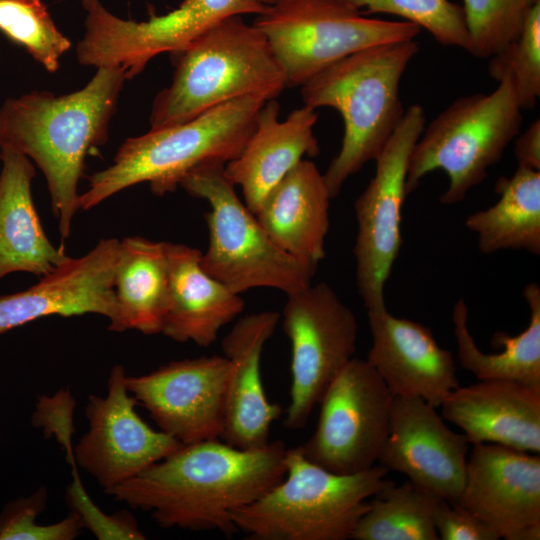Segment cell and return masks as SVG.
Returning <instances> with one entry per match:
<instances>
[{"label":"cell","mask_w":540,"mask_h":540,"mask_svg":"<svg viewBox=\"0 0 540 540\" xmlns=\"http://www.w3.org/2000/svg\"><path fill=\"white\" fill-rule=\"evenodd\" d=\"M281 441L242 449L221 439L182 444L135 477L105 493L149 512L162 528L237 532L231 515L285 475Z\"/></svg>","instance_id":"obj_1"},{"label":"cell","mask_w":540,"mask_h":540,"mask_svg":"<svg viewBox=\"0 0 540 540\" xmlns=\"http://www.w3.org/2000/svg\"><path fill=\"white\" fill-rule=\"evenodd\" d=\"M127 80L119 66H101L80 90L56 96L32 91L0 107V148L28 157L45 176L62 240L79 210L78 185L92 149L104 145Z\"/></svg>","instance_id":"obj_2"},{"label":"cell","mask_w":540,"mask_h":540,"mask_svg":"<svg viewBox=\"0 0 540 540\" xmlns=\"http://www.w3.org/2000/svg\"><path fill=\"white\" fill-rule=\"evenodd\" d=\"M418 50L415 39L368 47L301 86L303 105L333 108L343 119L340 150L323 173L332 199L349 177L377 158L398 127L405 112L400 82Z\"/></svg>","instance_id":"obj_3"},{"label":"cell","mask_w":540,"mask_h":540,"mask_svg":"<svg viewBox=\"0 0 540 540\" xmlns=\"http://www.w3.org/2000/svg\"><path fill=\"white\" fill-rule=\"evenodd\" d=\"M266 101L244 96L213 107L177 125L151 129L126 139L107 168L88 177L79 209L90 210L114 194L148 183L156 196L175 191L182 178L208 163L235 159L252 134Z\"/></svg>","instance_id":"obj_4"},{"label":"cell","mask_w":540,"mask_h":540,"mask_svg":"<svg viewBox=\"0 0 540 540\" xmlns=\"http://www.w3.org/2000/svg\"><path fill=\"white\" fill-rule=\"evenodd\" d=\"M171 58L172 81L154 98L151 129L187 122L244 96L276 99L287 88L266 37L242 16L222 20Z\"/></svg>","instance_id":"obj_5"},{"label":"cell","mask_w":540,"mask_h":540,"mask_svg":"<svg viewBox=\"0 0 540 540\" xmlns=\"http://www.w3.org/2000/svg\"><path fill=\"white\" fill-rule=\"evenodd\" d=\"M285 475L232 521L253 540H346L369 506L368 499L391 483L376 464L337 474L309 461L299 446L287 449Z\"/></svg>","instance_id":"obj_6"},{"label":"cell","mask_w":540,"mask_h":540,"mask_svg":"<svg viewBox=\"0 0 540 540\" xmlns=\"http://www.w3.org/2000/svg\"><path fill=\"white\" fill-rule=\"evenodd\" d=\"M224 166H198L179 184L210 206L205 213L209 244L201 254L203 269L239 295L261 287L290 295L312 284L318 265L288 254L273 242L237 196Z\"/></svg>","instance_id":"obj_7"},{"label":"cell","mask_w":540,"mask_h":540,"mask_svg":"<svg viewBox=\"0 0 540 540\" xmlns=\"http://www.w3.org/2000/svg\"><path fill=\"white\" fill-rule=\"evenodd\" d=\"M522 109L509 79L489 94L456 99L427 126L410 155L406 189L413 192L428 173L442 170L447 189L439 201L453 205L487 176L520 133Z\"/></svg>","instance_id":"obj_8"},{"label":"cell","mask_w":540,"mask_h":540,"mask_svg":"<svg viewBox=\"0 0 540 540\" xmlns=\"http://www.w3.org/2000/svg\"><path fill=\"white\" fill-rule=\"evenodd\" d=\"M253 25L281 64L287 87H301L362 49L413 40L421 30L404 20L367 18L344 0H279L257 15Z\"/></svg>","instance_id":"obj_9"},{"label":"cell","mask_w":540,"mask_h":540,"mask_svg":"<svg viewBox=\"0 0 540 540\" xmlns=\"http://www.w3.org/2000/svg\"><path fill=\"white\" fill-rule=\"evenodd\" d=\"M85 32L76 46L82 65L119 66L127 80L155 56L180 51L222 20L262 14L269 5L257 0H183L174 10L146 21L119 18L99 0H80Z\"/></svg>","instance_id":"obj_10"},{"label":"cell","mask_w":540,"mask_h":540,"mask_svg":"<svg viewBox=\"0 0 540 540\" xmlns=\"http://www.w3.org/2000/svg\"><path fill=\"white\" fill-rule=\"evenodd\" d=\"M426 125L424 109L411 105L374 160L375 174L354 204L356 282L367 311L385 305V286L402 246V208L411 152Z\"/></svg>","instance_id":"obj_11"},{"label":"cell","mask_w":540,"mask_h":540,"mask_svg":"<svg viewBox=\"0 0 540 540\" xmlns=\"http://www.w3.org/2000/svg\"><path fill=\"white\" fill-rule=\"evenodd\" d=\"M282 328L291 344L290 402L284 425L300 429L354 357L358 323L336 292L321 282L287 295Z\"/></svg>","instance_id":"obj_12"},{"label":"cell","mask_w":540,"mask_h":540,"mask_svg":"<svg viewBox=\"0 0 540 540\" xmlns=\"http://www.w3.org/2000/svg\"><path fill=\"white\" fill-rule=\"evenodd\" d=\"M393 399L366 359L353 357L322 396L316 429L301 452L337 474L373 467L389 432Z\"/></svg>","instance_id":"obj_13"},{"label":"cell","mask_w":540,"mask_h":540,"mask_svg":"<svg viewBox=\"0 0 540 540\" xmlns=\"http://www.w3.org/2000/svg\"><path fill=\"white\" fill-rule=\"evenodd\" d=\"M123 366L112 367L106 396L90 394L85 409L88 431L73 449L76 465L104 491L135 477L182 443L150 427L137 413Z\"/></svg>","instance_id":"obj_14"},{"label":"cell","mask_w":540,"mask_h":540,"mask_svg":"<svg viewBox=\"0 0 540 540\" xmlns=\"http://www.w3.org/2000/svg\"><path fill=\"white\" fill-rule=\"evenodd\" d=\"M230 362L212 355L126 375L129 393L164 433L182 444L221 439Z\"/></svg>","instance_id":"obj_15"},{"label":"cell","mask_w":540,"mask_h":540,"mask_svg":"<svg viewBox=\"0 0 540 540\" xmlns=\"http://www.w3.org/2000/svg\"><path fill=\"white\" fill-rule=\"evenodd\" d=\"M505 540L540 539V456L473 444L457 502Z\"/></svg>","instance_id":"obj_16"},{"label":"cell","mask_w":540,"mask_h":540,"mask_svg":"<svg viewBox=\"0 0 540 540\" xmlns=\"http://www.w3.org/2000/svg\"><path fill=\"white\" fill-rule=\"evenodd\" d=\"M470 442L452 431L436 407L419 397L394 396L389 432L378 463L447 501H459Z\"/></svg>","instance_id":"obj_17"},{"label":"cell","mask_w":540,"mask_h":540,"mask_svg":"<svg viewBox=\"0 0 540 540\" xmlns=\"http://www.w3.org/2000/svg\"><path fill=\"white\" fill-rule=\"evenodd\" d=\"M119 246V239L103 238L86 254L68 256L28 289L0 295V335L50 315L97 314L112 321Z\"/></svg>","instance_id":"obj_18"},{"label":"cell","mask_w":540,"mask_h":540,"mask_svg":"<svg viewBox=\"0 0 540 540\" xmlns=\"http://www.w3.org/2000/svg\"><path fill=\"white\" fill-rule=\"evenodd\" d=\"M372 345L366 361L394 396L419 397L440 407L459 384L453 354L426 326L392 315L386 307L367 311Z\"/></svg>","instance_id":"obj_19"},{"label":"cell","mask_w":540,"mask_h":540,"mask_svg":"<svg viewBox=\"0 0 540 540\" xmlns=\"http://www.w3.org/2000/svg\"><path fill=\"white\" fill-rule=\"evenodd\" d=\"M280 318L271 310L243 316L222 340L230 372L221 440L232 446L253 449L267 445L271 426L282 413L281 406L266 396L260 368L264 346Z\"/></svg>","instance_id":"obj_20"},{"label":"cell","mask_w":540,"mask_h":540,"mask_svg":"<svg viewBox=\"0 0 540 540\" xmlns=\"http://www.w3.org/2000/svg\"><path fill=\"white\" fill-rule=\"evenodd\" d=\"M443 418L471 444L493 443L540 452V387L486 380L458 386L440 405Z\"/></svg>","instance_id":"obj_21"},{"label":"cell","mask_w":540,"mask_h":540,"mask_svg":"<svg viewBox=\"0 0 540 540\" xmlns=\"http://www.w3.org/2000/svg\"><path fill=\"white\" fill-rule=\"evenodd\" d=\"M279 113L275 99L266 101L241 153L224 166L226 176L240 186L245 205L254 215L267 194L304 156L315 157L320 152L314 135L315 109L303 105L285 120L279 119Z\"/></svg>","instance_id":"obj_22"},{"label":"cell","mask_w":540,"mask_h":540,"mask_svg":"<svg viewBox=\"0 0 540 540\" xmlns=\"http://www.w3.org/2000/svg\"><path fill=\"white\" fill-rule=\"evenodd\" d=\"M165 249L168 303L161 334L208 347L220 329L242 313L245 302L203 269L199 249L170 242Z\"/></svg>","instance_id":"obj_23"},{"label":"cell","mask_w":540,"mask_h":540,"mask_svg":"<svg viewBox=\"0 0 540 540\" xmlns=\"http://www.w3.org/2000/svg\"><path fill=\"white\" fill-rule=\"evenodd\" d=\"M331 199L323 174L303 159L267 194L255 216L279 248L318 265L325 257Z\"/></svg>","instance_id":"obj_24"},{"label":"cell","mask_w":540,"mask_h":540,"mask_svg":"<svg viewBox=\"0 0 540 540\" xmlns=\"http://www.w3.org/2000/svg\"><path fill=\"white\" fill-rule=\"evenodd\" d=\"M0 280L15 272L41 277L68 256L47 237L33 202L34 163L0 148Z\"/></svg>","instance_id":"obj_25"},{"label":"cell","mask_w":540,"mask_h":540,"mask_svg":"<svg viewBox=\"0 0 540 540\" xmlns=\"http://www.w3.org/2000/svg\"><path fill=\"white\" fill-rule=\"evenodd\" d=\"M114 292L116 315L110 331L161 334L168 303L165 242L142 236L121 239Z\"/></svg>","instance_id":"obj_26"},{"label":"cell","mask_w":540,"mask_h":540,"mask_svg":"<svg viewBox=\"0 0 540 540\" xmlns=\"http://www.w3.org/2000/svg\"><path fill=\"white\" fill-rule=\"evenodd\" d=\"M523 297L530 311V321L516 336L496 332L494 347L498 353H484L477 346L468 328V306L463 298L456 301L453 313V332L461 366L479 381H513L540 387V287L531 282L523 289Z\"/></svg>","instance_id":"obj_27"},{"label":"cell","mask_w":540,"mask_h":540,"mask_svg":"<svg viewBox=\"0 0 540 540\" xmlns=\"http://www.w3.org/2000/svg\"><path fill=\"white\" fill-rule=\"evenodd\" d=\"M498 201L471 213L465 226L477 237L480 252L525 250L540 255V171L517 167L495 185Z\"/></svg>","instance_id":"obj_28"},{"label":"cell","mask_w":540,"mask_h":540,"mask_svg":"<svg viewBox=\"0 0 540 540\" xmlns=\"http://www.w3.org/2000/svg\"><path fill=\"white\" fill-rule=\"evenodd\" d=\"M438 496L406 481L394 482L369 501L350 539L438 540L433 511Z\"/></svg>","instance_id":"obj_29"},{"label":"cell","mask_w":540,"mask_h":540,"mask_svg":"<svg viewBox=\"0 0 540 540\" xmlns=\"http://www.w3.org/2000/svg\"><path fill=\"white\" fill-rule=\"evenodd\" d=\"M0 31L49 72L71 47L41 0H0Z\"/></svg>","instance_id":"obj_30"},{"label":"cell","mask_w":540,"mask_h":540,"mask_svg":"<svg viewBox=\"0 0 540 540\" xmlns=\"http://www.w3.org/2000/svg\"><path fill=\"white\" fill-rule=\"evenodd\" d=\"M489 59L490 77L509 79L521 109H533L540 96V1L528 12L520 34Z\"/></svg>","instance_id":"obj_31"},{"label":"cell","mask_w":540,"mask_h":540,"mask_svg":"<svg viewBox=\"0 0 540 540\" xmlns=\"http://www.w3.org/2000/svg\"><path fill=\"white\" fill-rule=\"evenodd\" d=\"M540 0H463L471 55L487 59L521 32L530 9Z\"/></svg>","instance_id":"obj_32"},{"label":"cell","mask_w":540,"mask_h":540,"mask_svg":"<svg viewBox=\"0 0 540 540\" xmlns=\"http://www.w3.org/2000/svg\"><path fill=\"white\" fill-rule=\"evenodd\" d=\"M367 13L404 18L426 29L444 46L468 50L469 32L463 7L449 0H344Z\"/></svg>","instance_id":"obj_33"},{"label":"cell","mask_w":540,"mask_h":540,"mask_svg":"<svg viewBox=\"0 0 540 540\" xmlns=\"http://www.w3.org/2000/svg\"><path fill=\"white\" fill-rule=\"evenodd\" d=\"M46 502L47 491L41 487L32 495L8 504L0 515V540L75 539L83 525L73 512L53 524L36 523V518L45 509Z\"/></svg>","instance_id":"obj_34"},{"label":"cell","mask_w":540,"mask_h":540,"mask_svg":"<svg viewBox=\"0 0 540 540\" xmlns=\"http://www.w3.org/2000/svg\"><path fill=\"white\" fill-rule=\"evenodd\" d=\"M67 503L71 512L81 520L98 540H144L134 515L128 511L113 514L103 512L90 498L81 482H72L67 487Z\"/></svg>","instance_id":"obj_35"},{"label":"cell","mask_w":540,"mask_h":540,"mask_svg":"<svg viewBox=\"0 0 540 540\" xmlns=\"http://www.w3.org/2000/svg\"><path fill=\"white\" fill-rule=\"evenodd\" d=\"M434 525L441 540H498L499 535L459 503L438 497L433 511Z\"/></svg>","instance_id":"obj_36"},{"label":"cell","mask_w":540,"mask_h":540,"mask_svg":"<svg viewBox=\"0 0 540 540\" xmlns=\"http://www.w3.org/2000/svg\"><path fill=\"white\" fill-rule=\"evenodd\" d=\"M514 155L518 167L540 171V120H534L530 126L515 138Z\"/></svg>","instance_id":"obj_37"},{"label":"cell","mask_w":540,"mask_h":540,"mask_svg":"<svg viewBox=\"0 0 540 540\" xmlns=\"http://www.w3.org/2000/svg\"><path fill=\"white\" fill-rule=\"evenodd\" d=\"M257 1L265 5H273L279 0H257Z\"/></svg>","instance_id":"obj_38"}]
</instances>
